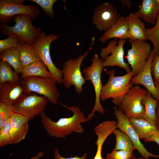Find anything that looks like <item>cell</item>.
Instances as JSON below:
<instances>
[{
  "label": "cell",
  "mask_w": 159,
  "mask_h": 159,
  "mask_svg": "<svg viewBox=\"0 0 159 159\" xmlns=\"http://www.w3.org/2000/svg\"><path fill=\"white\" fill-rule=\"evenodd\" d=\"M59 103L72 111L73 115L69 117L61 118L55 122L43 112L40 115L41 122L47 134L52 137L63 138L72 132L83 133L84 129L81 123L88 121L84 113L77 106L69 107Z\"/></svg>",
  "instance_id": "6da1fadb"
},
{
  "label": "cell",
  "mask_w": 159,
  "mask_h": 159,
  "mask_svg": "<svg viewBox=\"0 0 159 159\" xmlns=\"http://www.w3.org/2000/svg\"><path fill=\"white\" fill-rule=\"evenodd\" d=\"M115 72L114 69L106 72L109 78L103 86L100 99L104 101L111 98L113 103L119 107L125 95L133 87L131 82L133 74L131 71L124 75L116 76Z\"/></svg>",
  "instance_id": "7a4b0ae2"
},
{
  "label": "cell",
  "mask_w": 159,
  "mask_h": 159,
  "mask_svg": "<svg viewBox=\"0 0 159 159\" xmlns=\"http://www.w3.org/2000/svg\"><path fill=\"white\" fill-rule=\"evenodd\" d=\"M15 23L13 26L1 23L0 29L4 35L11 36L19 39L26 44L32 45L40 37L41 33L39 29L33 25L32 20L26 14L14 16L13 18Z\"/></svg>",
  "instance_id": "3957f363"
},
{
  "label": "cell",
  "mask_w": 159,
  "mask_h": 159,
  "mask_svg": "<svg viewBox=\"0 0 159 159\" xmlns=\"http://www.w3.org/2000/svg\"><path fill=\"white\" fill-rule=\"evenodd\" d=\"M21 79L25 93L34 92L46 97L51 103H57L60 94L52 78L31 76Z\"/></svg>",
  "instance_id": "277c9868"
},
{
  "label": "cell",
  "mask_w": 159,
  "mask_h": 159,
  "mask_svg": "<svg viewBox=\"0 0 159 159\" xmlns=\"http://www.w3.org/2000/svg\"><path fill=\"white\" fill-rule=\"evenodd\" d=\"M92 64L87 66L82 70L85 80L91 81L95 91V104L91 113L87 115V119L91 120L95 115V113L98 112L101 114L105 113L100 102V97L103 87L101 80V74L104 67L102 65L103 59L99 58L96 53L93 55L92 59Z\"/></svg>",
  "instance_id": "5b68a950"
},
{
  "label": "cell",
  "mask_w": 159,
  "mask_h": 159,
  "mask_svg": "<svg viewBox=\"0 0 159 159\" xmlns=\"http://www.w3.org/2000/svg\"><path fill=\"white\" fill-rule=\"evenodd\" d=\"M90 51V49L87 50L77 58L67 60L62 65V84L67 89L74 85L78 94L83 92V85L85 83V80L80 70V66Z\"/></svg>",
  "instance_id": "8992f818"
},
{
  "label": "cell",
  "mask_w": 159,
  "mask_h": 159,
  "mask_svg": "<svg viewBox=\"0 0 159 159\" xmlns=\"http://www.w3.org/2000/svg\"><path fill=\"white\" fill-rule=\"evenodd\" d=\"M48 102L44 96L35 93H24L13 105L14 112L22 115L29 121L44 112Z\"/></svg>",
  "instance_id": "52a82bcc"
},
{
  "label": "cell",
  "mask_w": 159,
  "mask_h": 159,
  "mask_svg": "<svg viewBox=\"0 0 159 159\" xmlns=\"http://www.w3.org/2000/svg\"><path fill=\"white\" fill-rule=\"evenodd\" d=\"M59 37V35L53 34L47 35L42 32L39 38L32 45L40 60L47 67L52 78L57 84L60 85L62 83L63 76L62 71L54 64L49 51L51 43Z\"/></svg>",
  "instance_id": "ba28073f"
},
{
  "label": "cell",
  "mask_w": 159,
  "mask_h": 159,
  "mask_svg": "<svg viewBox=\"0 0 159 159\" xmlns=\"http://www.w3.org/2000/svg\"><path fill=\"white\" fill-rule=\"evenodd\" d=\"M24 0H0V22L7 24L16 15L26 14L36 21L41 11L38 7L32 5H24Z\"/></svg>",
  "instance_id": "9c48e42d"
},
{
  "label": "cell",
  "mask_w": 159,
  "mask_h": 159,
  "mask_svg": "<svg viewBox=\"0 0 159 159\" xmlns=\"http://www.w3.org/2000/svg\"><path fill=\"white\" fill-rule=\"evenodd\" d=\"M148 92L138 85L133 86L124 96L119 109L128 118H141L145 111L141 101Z\"/></svg>",
  "instance_id": "30bf717a"
},
{
  "label": "cell",
  "mask_w": 159,
  "mask_h": 159,
  "mask_svg": "<svg viewBox=\"0 0 159 159\" xmlns=\"http://www.w3.org/2000/svg\"><path fill=\"white\" fill-rule=\"evenodd\" d=\"M126 40L114 39L105 47L100 50V55L104 60L103 66H118L124 69L127 73L131 72L129 64L124 60V50L123 45Z\"/></svg>",
  "instance_id": "8fae6325"
},
{
  "label": "cell",
  "mask_w": 159,
  "mask_h": 159,
  "mask_svg": "<svg viewBox=\"0 0 159 159\" xmlns=\"http://www.w3.org/2000/svg\"><path fill=\"white\" fill-rule=\"evenodd\" d=\"M131 45L127 50L126 57L131 66L133 77L137 75L145 65L151 51V47L146 41L128 39Z\"/></svg>",
  "instance_id": "7c38bea8"
},
{
  "label": "cell",
  "mask_w": 159,
  "mask_h": 159,
  "mask_svg": "<svg viewBox=\"0 0 159 159\" xmlns=\"http://www.w3.org/2000/svg\"><path fill=\"white\" fill-rule=\"evenodd\" d=\"M119 15L115 7L108 2L101 3L94 9L92 24L100 31L105 32L117 21Z\"/></svg>",
  "instance_id": "4fadbf2b"
},
{
  "label": "cell",
  "mask_w": 159,
  "mask_h": 159,
  "mask_svg": "<svg viewBox=\"0 0 159 159\" xmlns=\"http://www.w3.org/2000/svg\"><path fill=\"white\" fill-rule=\"evenodd\" d=\"M114 114L117 120V127L119 130L126 134L131 140L133 145L138 152L145 159L149 157L159 158V155L153 154L148 152L140 142V138L135 130L130 124L128 118L117 107H113Z\"/></svg>",
  "instance_id": "5bb4252c"
},
{
  "label": "cell",
  "mask_w": 159,
  "mask_h": 159,
  "mask_svg": "<svg viewBox=\"0 0 159 159\" xmlns=\"http://www.w3.org/2000/svg\"><path fill=\"white\" fill-rule=\"evenodd\" d=\"M155 55L154 51L151 50L144 67L137 75L132 77L131 82L133 85L140 84L144 86L153 98L159 101V93L153 81L151 69V63Z\"/></svg>",
  "instance_id": "9a60e30c"
},
{
  "label": "cell",
  "mask_w": 159,
  "mask_h": 159,
  "mask_svg": "<svg viewBox=\"0 0 159 159\" xmlns=\"http://www.w3.org/2000/svg\"><path fill=\"white\" fill-rule=\"evenodd\" d=\"M25 93L21 80L0 83V102L14 105Z\"/></svg>",
  "instance_id": "2e32d148"
},
{
  "label": "cell",
  "mask_w": 159,
  "mask_h": 159,
  "mask_svg": "<svg viewBox=\"0 0 159 159\" xmlns=\"http://www.w3.org/2000/svg\"><path fill=\"white\" fill-rule=\"evenodd\" d=\"M10 130L12 144L24 140L29 130V121L22 115L14 113L10 118Z\"/></svg>",
  "instance_id": "e0dca14e"
},
{
  "label": "cell",
  "mask_w": 159,
  "mask_h": 159,
  "mask_svg": "<svg viewBox=\"0 0 159 159\" xmlns=\"http://www.w3.org/2000/svg\"><path fill=\"white\" fill-rule=\"evenodd\" d=\"M117 122L114 120H107L97 125L94 131L97 139L95 144L97 146V152L93 159H104L102 155V149L103 143L107 137L117 128Z\"/></svg>",
  "instance_id": "ac0fdd59"
},
{
  "label": "cell",
  "mask_w": 159,
  "mask_h": 159,
  "mask_svg": "<svg viewBox=\"0 0 159 159\" xmlns=\"http://www.w3.org/2000/svg\"><path fill=\"white\" fill-rule=\"evenodd\" d=\"M112 38L129 39V26L126 17L120 16L116 23L99 37V40L104 43Z\"/></svg>",
  "instance_id": "d6986e66"
},
{
  "label": "cell",
  "mask_w": 159,
  "mask_h": 159,
  "mask_svg": "<svg viewBox=\"0 0 159 159\" xmlns=\"http://www.w3.org/2000/svg\"><path fill=\"white\" fill-rule=\"evenodd\" d=\"M126 18L129 26V39L146 41L145 25L138 16L137 12L130 13Z\"/></svg>",
  "instance_id": "ffe728a7"
},
{
  "label": "cell",
  "mask_w": 159,
  "mask_h": 159,
  "mask_svg": "<svg viewBox=\"0 0 159 159\" xmlns=\"http://www.w3.org/2000/svg\"><path fill=\"white\" fill-rule=\"evenodd\" d=\"M137 12L140 19L153 24L155 23L159 12V4L157 0H143Z\"/></svg>",
  "instance_id": "44dd1931"
},
{
  "label": "cell",
  "mask_w": 159,
  "mask_h": 159,
  "mask_svg": "<svg viewBox=\"0 0 159 159\" xmlns=\"http://www.w3.org/2000/svg\"><path fill=\"white\" fill-rule=\"evenodd\" d=\"M128 119L139 138L143 139L145 141L159 131L156 127L142 118L131 117Z\"/></svg>",
  "instance_id": "7402d4cb"
},
{
  "label": "cell",
  "mask_w": 159,
  "mask_h": 159,
  "mask_svg": "<svg viewBox=\"0 0 159 159\" xmlns=\"http://www.w3.org/2000/svg\"><path fill=\"white\" fill-rule=\"evenodd\" d=\"M158 102V100L153 98L148 91L141 101V103L145 109V112L141 118L156 127V109Z\"/></svg>",
  "instance_id": "603a6c76"
},
{
  "label": "cell",
  "mask_w": 159,
  "mask_h": 159,
  "mask_svg": "<svg viewBox=\"0 0 159 159\" xmlns=\"http://www.w3.org/2000/svg\"><path fill=\"white\" fill-rule=\"evenodd\" d=\"M17 48L20 54L23 68L32 63L40 60L32 45L20 40Z\"/></svg>",
  "instance_id": "cb8c5ba5"
},
{
  "label": "cell",
  "mask_w": 159,
  "mask_h": 159,
  "mask_svg": "<svg viewBox=\"0 0 159 159\" xmlns=\"http://www.w3.org/2000/svg\"><path fill=\"white\" fill-rule=\"evenodd\" d=\"M47 69V67L41 60L37 61L23 68L20 77L23 78L31 76H40L52 78Z\"/></svg>",
  "instance_id": "d4e9b609"
},
{
  "label": "cell",
  "mask_w": 159,
  "mask_h": 159,
  "mask_svg": "<svg viewBox=\"0 0 159 159\" xmlns=\"http://www.w3.org/2000/svg\"><path fill=\"white\" fill-rule=\"evenodd\" d=\"M0 60L6 62L19 74H21L22 67L20 55L17 47H12L0 54Z\"/></svg>",
  "instance_id": "484cf974"
},
{
  "label": "cell",
  "mask_w": 159,
  "mask_h": 159,
  "mask_svg": "<svg viewBox=\"0 0 159 159\" xmlns=\"http://www.w3.org/2000/svg\"><path fill=\"white\" fill-rule=\"evenodd\" d=\"M21 79L19 74L13 70L6 62L0 60V83L20 81Z\"/></svg>",
  "instance_id": "4316f807"
},
{
  "label": "cell",
  "mask_w": 159,
  "mask_h": 159,
  "mask_svg": "<svg viewBox=\"0 0 159 159\" xmlns=\"http://www.w3.org/2000/svg\"><path fill=\"white\" fill-rule=\"evenodd\" d=\"M145 33L147 39L152 43L155 54H159V12L155 25L150 28H146Z\"/></svg>",
  "instance_id": "83f0119b"
},
{
  "label": "cell",
  "mask_w": 159,
  "mask_h": 159,
  "mask_svg": "<svg viewBox=\"0 0 159 159\" xmlns=\"http://www.w3.org/2000/svg\"><path fill=\"white\" fill-rule=\"evenodd\" d=\"M114 133L116 137V143L113 150L135 149L131 140L126 134L120 130L116 129L114 130Z\"/></svg>",
  "instance_id": "f1b7e54d"
},
{
  "label": "cell",
  "mask_w": 159,
  "mask_h": 159,
  "mask_svg": "<svg viewBox=\"0 0 159 159\" xmlns=\"http://www.w3.org/2000/svg\"><path fill=\"white\" fill-rule=\"evenodd\" d=\"M10 118L0 128V147L13 144L10 134Z\"/></svg>",
  "instance_id": "f546056e"
},
{
  "label": "cell",
  "mask_w": 159,
  "mask_h": 159,
  "mask_svg": "<svg viewBox=\"0 0 159 159\" xmlns=\"http://www.w3.org/2000/svg\"><path fill=\"white\" fill-rule=\"evenodd\" d=\"M14 113L13 105L10 104L0 102V128Z\"/></svg>",
  "instance_id": "4dcf8cb0"
},
{
  "label": "cell",
  "mask_w": 159,
  "mask_h": 159,
  "mask_svg": "<svg viewBox=\"0 0 159 159\" xmlns=\"http://www.w3.org/2000/svg\"><path fill=\"white\" fill-rule=\"evenodd\" d=\"M38 4L46 14L50 18L53 19L54 17L53 6L57 0H30Z\"/></svg>",
  "instance_id": "1f68e13d"
},
{
  "label": "cell",
  "mask_w": 159,
  "mask_h": 159,
  "mask_svg": "<svg viewBox=\"0 0 159 159\" xmlns=\"http://www.w3.org/2000/svg\"><path fill=\"white\" fill-rule=\"evenodd\" d=\"M134 150L128 149L125 150H113L110 153L107 154V159H130L134 155Z\"/></svg>",
  "instance_id": "d6a6232c"
},
{
  "label": "cell",
  "mask_w": 159,
  "mask_h": 159,
  "mask_svg": "<svg viewBox=\"0 0 159 159\" xmlns=\"http://www.w3.org/2000/svg\"><path fill=\"white\" fill-rule=\"evenodd\" d=\"M20 40L17 37L8 36L4 39L0 40V54L12 47H17Z\"/></svg>",
  "instance_id": "836d02e7"
},
{
  "label": "cell",
  "mask_w": 159,
  "mask_h": 159,
  "mask_svg": "<svg viewBox=\"0 0 159 159\" xmlns=\"http://www.w3.org/2000/svg\"><path fill=\"white\" fill-rule=\"evenodd\" d=\"M152 74L155 82L159 81V54H155L152 62L151 66Z\"/></svg>",
  "instance_id": "e575fe53"
},
{
  "label": "cell",
  "mask_w": 159,
  "mask_h": 159,
  "mask_svg": "<svg viewBox=\"0 0 159 159\" xmlns=\"http://www.w3.org/2000/svg\"><path fill=\"white\" fill-rule=\"evenodd\" d=\"M54 159H87V153H85L80 157H79L77 156L68 158L63 157L60 155L58 149L57 148H55L54 150Z\"/></svg>",
  "instance_id": "d590c367"
},
{
  "label": "cell",
  "mask_w": 159,
  "mask_h": 159,
  "mask_svg": "<svg viewBox=\"0 0 159 159\" xmlns=\"http://www.w3.org/2000/svg\"><path fill=\"white\" fill-rule=\"evenodd\" d=\"M145 141V142H154L156 143L159 145V131L153 134Z\"/></svg>",
  "instance_id": "8d00e7d4"
},
{
  "label": "cell",
  "mask_w": 159,
  "mask_h": 159,
  "mask_svg": "<svg viewBox=\"0 0 159 159\" xmlns=\"http://www.w3.org/2000/svg\"><path fill=\"white\" fill-rule=\"evenodd\" d=\"M156 126L159 131V101H158L157 107L156 109Z\"/></svg>",
  "instance_id": "74e56055"
},
{
  "label": "cell",
  "mask_w": 159,
  "mask_h": 159,
  "mask_svg": "<svg viewBox=\"0 0 159 159\" xmlns=\"http://www.w3.org/2000/svg\"><path fill=\"white\" fill-rule=\"evenodd\" d=\"M123 6H126L128 9H130L132 6V4L129 0H120Z\"/></svg>",
  "instance_id": "f35d334b"
},
{
  "label": "cell",
  "mask_w": 159,
  "mask_h": 159,
  "mask_svg": "<svg viewBox=\"0 0 159 159\" xmlns=\"http://www.w3.org/2000/svg\"><path fill=\"white\" fill-rule=\"evenodd\" d=\"M44 155V153L42 151H40L35 155L29 159H39L43 157Z\"/></svg>",
  "instance_id": "ab89813d"
},
{
  "label": "cell",
  "mask_w": 159,
  "mask_h": 159,
  "mask_svg": "<svg viewBox=\"0 0 159 159\" xmlns=\"http://www.w3.org/2000/svg\"><path fill=\"white\" fill-rule=\"evenodd\" d=\"M156 89L159 93V81L158 82L154 81Z\"/></svg>",
  "instance_id": "60d3db41"
},
{
  "label": "cell",
  "mask_w": 159,
  "mask_h": 159,
  "mask_svg": "<svg viewBox=\"0 0 159 159\" xmlns=\"http://www.w3.org/2000/svg\"><path fill=\"white\" fill-rule=\"evenodd\" d=\"M145 158L143 157H140L139 158H136L133 155L132 157L130 159H144Z\"/></svg>",
  "instance_id": "b9f144b4"
},
{
  "label": "cell",
  "mask_w": 159,
  "mask_h": 159,
  "mask_svg": "<svg viewBox=\"0 0 159 159\" xmlns=\"http://www.w3.org/2000/svg\"><path fill=\"white\" fill-rule=\"evenodd\" d=\"M157 1L158 2L159 4V0H157Z\"/></svg>",
  "instance_id": "7bdbcfd3"
}]
</instances>
